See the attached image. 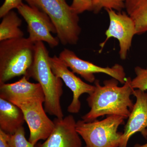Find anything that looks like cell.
<instances>
[{
  "mask_svg": "<svg viewBox=\"0 0 147 147\" xmlns=\"http://www.w3.org/2000/svg\"><path fill=\"white\" fill-rule=\"evenodd\" d=\"M71 8L77 14L83 13L86 11H92V0H73Z\"/></svg>",
  "mask_w": 147,
  "mask_h": 147,
  "instance_id": "obj_20",
  "label": "cell"
},
{
  "mask_svg": "<svg viewBox=\"0 0 147 147\" xmlns=\"http://www.w3.org/2000/svg\"><path fill=\"white\" fill-rule=\"evenodd\" d=\"M17 9L26 22L28 38L30 41L34 43L39 41L46 42L52 48L59 45V40L52 34H57V30L47 14L23 3Z\"/></svg>",
  "mask_w": 147,
  "mask_h": 147,
  "instance_id": "obj_7",
  "label": "cell"
},
{
  "mask_svg": "<svg viewBox=\"0 0 147 147\" xmlns=\"http://www.w3.org/2000/svg\"><path fill=\"white\" fill-rule=\"evenodd\" d=\"M134 147H147V143L142 145L137 144L135 145Z\"/></svg>",
  "mask_w": 147,
  "mask_h": 147,
  "instance_id": "obj_23",
  "label": "cell"
},
{
  "mask_svg": "<svg viewBox=\"0 0 147 147\" xmlns=\"http://www.w3.org/2000/svg\"><path fill=\"white\" fill-rule=\"evenodd\" d=\"M23 0H5L0 7V17L2 18L5 14L21 5Z\"/></svg>",
  "mask_w": 147,
  "mask_h": 147,
  "instance_id": "obj_21",
  "label": "cell"
},
{
  "mask_svg": "<svg viewBox=\"0 0 147 147\" xmlns=\"http://www.w3.org/2000/svg\"><path fill=\"white\" fill-rule=\"evenodd\" d=\"M59 57L74 73L79 74L90 83H94L96 80L94 74L96 73L107 74L122 84L125 83L126 78L124 69L119 64H116L111 67H101L82 59L73 51L66 48L61 52Z\"/></svg>",
  "mask_w": 147,
  "mask_h": 147,
  "instance_id": "obj_9",
  "label": "cell"
},
{
  "mask_svg": "<svg viewBox=\"0 0 147 147\" xmlns=\"http://www.w3.org/2000/svg\"><path fill=\"white\" fill-rule=\"evenodd\" d=\"M136 76L131 79V86L134 89L146 91L147 90V67L137 66L134 68Z\"/></svg>",
  "mask_w": 147,
  "mask_h": 147,
  "instance_id": "obj_19",
  "label": "cell"
},
{
  "mask_svg": "<svg viewBox=\"0 0 147 147\" xmlns=\"http://www.w3.org/2000/svg\"><path fill=\"white\" fill-rule=\"evenodd\" d=\"M126 13L133 19L137 34L147 32V0H125Z\"/></svg>",
  "mask_w": 147,
  "mask_h": 147,
  "instance_id": "obj_15",
  "label": "cell"
},
{
  "mask_svg": "<svg viewBox=\"0 0 147 147\" xmlns=\"http://www.w3.org/2000/svg\"><path fill=\"white\" fill-rule=\"evenodd\" d=\"M94 13H99L102 8L121 12L125 7V0H92Z\"/></svg>",
  "mask_w": 147,
  "mask_h": 147,
  "instance_id": "obj_17",
  "label": "cell"
},
{
  "mask_svg": "<svg viewBox=\"0 0 147 147\" xmlns=\"http://www.w3.org/2000/svg\"><path fill=\"white\" fill-rule=\"evenodd\" d=\"M26 76L12 84H0V98L10 101L27 98L45 97L39 83H32Z\"/></svg>",
  "mask_w": 147,
  "mask_h": 147,
  "instance_id": "obj_13",
  "label": "cell"
},
{
  "mask_svg": "<svg viewBox=\"0 0 147 147\" xmlns=\"http://www.w3.org/2000/svg\"><path fill=\"white\" fill-rule=\"evenodd\" d=\"M22 23L21 18L13 11H10L5 14L0 24V42L24 37V32L20 28Z\"/></svg>",
  "mask_w": 147,
  "mask_h": 147,
  "instance_id": "obj_16",
  "label": "cell"
},
{
  "mask_svg": "<svg viewBox=\"0 0 147 147\" xmlns=\"http://www.w3.org/2000/svg\"><path fill=\"white\" fill-rule=\"evenodd\" d=\"M131 79L127 77L122 86L114 78L103 82L101 86L96 79L94 92L86 100L90 110L82 117L83 121H91L105 115H118L128 118L134 104L130 98L134 89L131 86Z\"/></svg>",
  "mask_w": 147,
  "mask_h": 147,
  "instance_id": "obj_1",
  "label": "cell"
},
{
  "mask_svg": "<svg viewBox=\"0 0 147 147\" xmlns=\"http://www.w3.org/2000/svg\"><path fill=\"white\" fill-rule=\"evenodd\" d=\"M49 62L54 74L60 78L73 93V99L67 108V111L73 114L79 113L81 108L79 98L84 94H91L95 88L94 85H90L82 81L73 71H70L65 64L56 55L50 57Z\"/></svg>",
  "mask_w": 147,
  "mask_h": 147,
  "instance_id": "obj_10",
  "label": "cell"
},
{
  "mask_svg": "<svg viewBox=\"0 0 147 147\" xmlns=\"http://www.w3.org/2000/svg\"><path fill=\"white\" fill-rule=\"evenodd\" d=\"M53 121L55 127L49 137L44 143L37 144L35 147H82L73 116L69 115L62 119L56 117Z\"/></svg>",
  "mask_w": 147,
  "mask_h": 147,
  "instance_id": "obj_11",
  "label": "cell"
},
{
  "mask_svg": "<svg viewBox=\"0 0 147 147\" xmlns=\"http://www.w3.org/2000/svg\"><path fill=\"white\" fill-rule=\"evenodd\" d=\"M25 121L23 112L18 106L0 98V129L12 134L23 126Z\"/></svg>",
  "mask_w": 147,
  "mask_h": 147,
  "instance_id": "obj_14",
  "label": "cell"
},
{
  "mask_svg": "<svg viewBox=\"0 0 147 147\" xmlns=\"http://www.w3.org/2000/svg\"><path fill=\"white\" fill-rule=\"evenodd\" d=\"M125 119L109 115L102 120L86 122L79 120L76 130L86 143L85 147H119L123 133L118 132Z\"/></svg>",
  "mask_w": 147,
  "mask_h": 147,
  "instance_id": "obj_5",
  "label": "cell"
},
{
  "mask_svg": "<svg viewBox=\"0 0 147 147\" xmlns=\"http://www.w3.org/2000/svg\"><path fill=\"white\" fill-rule=\"evenodd\" d=\"M9 101L23 112L30 129L29 142L35 146L40 140L47 139L53 131L55 124L47 117L43 108L45 97L36 96Z\"/></svg>",
  "mask_w": 147,
  "mask_h": 147,
  "instance_id": "obj_6",
  "label": "cell"
},
{
  "mask_svg": "<svg viewBox=\"0 0 147 147\" xmlns=\"http://www.w3.org/2000/svg\"><path fill=\"white\" fill-rule=\"evenodd\" d=\"M29 5L47 14L55 25L57 36L63 45H75L82 29L78 15L66 0H25Z\"/></svg>",
  "mask_w": 147,
  "mask_h": 147,
  "instance_id": "obj_4",
  "label": "cell"
},
{
  "mask_svg": "<svg viewBox=\"0 0 147 147\" xmlns=\"http://www.w3.org/2000/svg\"><path fill=\"white\" fill-rule=\"evenodd\" d=\"M8 142L10 147H35L26 139L23 126L18 129L14 134H9Z\"/></svg>",
  "mask_w": 147,
  "mask_h": 147,
  "instance_id": "obj_18",
  "label": "cell"
},
{
  "mask_svg": "<svg viewBox=\"0 0 147 147\" xmlns=\"http://www.w3.org/2000/svg\"><path fill=\"white\" fill-rule=\"evenodd\" d=\"M9 134L0 129V147H10L8 144Z\"/></svg>",
  "mask_w": 147,
  "mask_h": 147,
  "instance_id": "obj_22",
  "label": "cell"
},
{
  "mask_svg": "<svg viewBox=\"0 0 147 147\" xmlns=\"http://www.w3.org/2000/svg\"><path fill=\"white\" fill-rule=\"evenodd\" d=\"M35 44L22 37L0 42V84L26 76L34 60Z\"/></svg>",
  "mask_w": 147,
  "mask_h": 147,
  "instance_id": "obj_3",
  "label": "cell"
},
{
  "mask_svg": "<svg viewBox=\"0 0 147 147\" xmlns=\"http://www.w3.org/2000/svg\"><path fill=\"white\" fill-rule=\"evenodd\" d=\"M132 95L136 97V102L125 127L119 147H127L130 137L137 132L147 137V92L137 89Z\"/></svg>",
  "mask_w": 147,
  "mask_h": 147,
  "instance_id": "obj_12",
  "label": "cell"
},
{
  "mask_svg": "<svg viewBox=\"0 0 147 147\" xmlns=\"http://www.w3.org/2000/svg\"><path fill=\"white\" fill-rule=\"evenodd\" d=\"M110 19L109 27L105 32L106 38L100 44L101 53L106 42L111 38L118 40L119 45L120 57L121 59H126L127 54L131 46L132 39L137 34L136 26L133 19L127 13L116 12L113 9H106Z\"/></svg>",
  "mask_w": 147,
  "mask_h": 147,
  "instance_id": "obj_8",
  "label": "cell"
},
{
  "mask_svg": "<svg viewBox=\"0 0 147 147\" xmlns=\"http://www.w3.org/2000/svg\"><path fill=\"white\" fill-rule=\"evenodd\" d=\"M34 60L28 70L27 78H31L39 83L44 96V109L46 113L62 119L64 115L61 105V98L63 94L62 80L53 73L49 62V53L42 41L35 43Z\"/></svg>",
  "mask_w": 147,
  "mask_h": 147,
  "instance_id": "obj_2",
  "label": "cell"
}]
</instances>
